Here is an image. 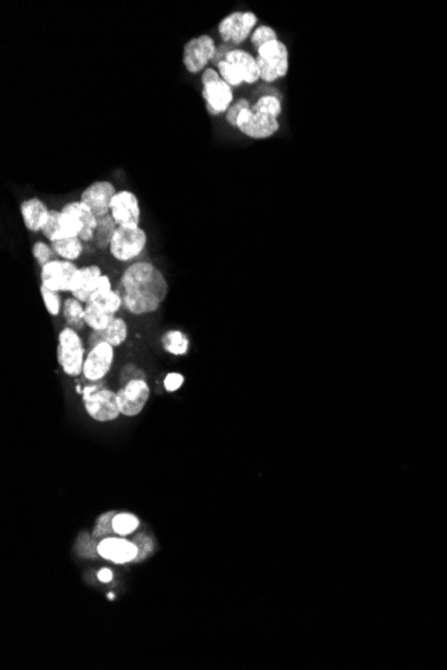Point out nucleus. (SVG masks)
<instances>
[{
    "label": "nucleus",
    "mask_w": 447,
    "mask_h": 670,
    "mask_svg": "<svg viewBox=\"0 0 447 670\" xmlns=\"http://www.w3.org/2000/svg\"><path fill=\"white\" fill-rule=\"evenodd\" d=\"M94 304H97L98 307H101L104 311H106L107 314H115L120 308L124 305V298L122 296L115 292V291H108L106 294H102L101 296H98L94 301H91Z\"/></svg>",
    "instance_id": "obj_31"
},
{
    "label": "nucleus",
    "mask_w": 447,
    "mask_h": 670,
    "mask_svg": "<svg viewBox=\"0 0 447 670\" xmlns=\"http://www.w3.org/2000/svg\"><path fill=\"white\" fill-rule=\"evenodd\" d=\"M102 274H104L102 269L98 265H86V267H82V268H78V271L75 272V274L71 278V281H70L68 292L73 294L75 291L82 289L87 284H90L91 281L97 280Z\"/></svg>",
    "instance_id": "obj_25"
},
{
    "label": "nucleus",
    "mask_w": 447,
    "mask_h": 670,
    "mask_svg": "<svg viewBox=\"0 0 447 670\" xmlns=\"http://www.w3.org/2000/svg\"><path fill=\"white\" fill-rule=\"evenodd\" d=\"M114 317L115 314H107L94 303H87L85 305L86 325L93 331H105Z\"/></svg>",
    "instance_id": "obj_24"
},
{
    "label": "nucleus",
    "mask_w": 447,
    "mask_h": 670,
    "mask_svg": "<svg viewBox=\"0 0 447 670\" xmlns=\"http://www.w3.org/2000/svg\"><path fill=\"white\" fill-rule=\"evenodd\" d=\"M98 554L107 561L114 564L131 562L138 555V547L134 542H129L122 538H105L97 546Z\"/></svg>",
    "instance_id": "obj_15"
},
{
    "label": "nucleus",
    "mask_w": 447,
    "mask_h": 670,
    "mask_svg": "<svg viewBox=\"0 0 447 670\" xmlns=\"http://www.w3.org/2000/svg\"><path fill=\"white\" fill-rule=\"evenodd\" d=\"M115 517V513H108L106 515H102L95 526L94 530V537L95 538H108L110 533H114L113 528V519Z\"/></svg>",
    "instance_id": "obj_35"
},
{
    "label": "nucleus",
    "mask_w": 447,
    "mask_h": 670,
    "mask_svg": "<svg viewBox=\"0 0 447 670\" xmlns=\"http://www.w3.org/2000/svg\"><path fill=\"white\" fill-rule=\"evenodd\" d=\"M62 209L68 210V211H71V213H74V214H77L79 217V220L84 224V231L81 233L79 238L85 244L86 242H93L94 233H95V229H97V222H98V218L95 217V214L93 213V210L90 209L81 200L79 201L67 202L66 205L62 207Z\"/></svg>",
    "instance_id": "obj_18"
},
{
    "label": "nucleus",
    "mask_w": 447,
    "mask_h": 670,
    "mask_svg": "<svg viewBox=\"0 0 447 670\" xmlns=\"http://www.w3.org/2000/svg\"><path fill=\"white\" fill-rule=\"evenodd\" d=\"M249 107H252V104H251L248 99H245V98H240V99H237V101L234 102V105L229 107V110H228V111H227V114H225V117H227V122H228L229 125L232 126V127H236V122H237V118H238L240 113H241L242 110H245V108H249Z\"/></svg>",
    "instance_id": "obj_36"
},
{
    "label": "nucleus",
    "mask_w": 447,
    "mask_h": 670,
    "mask_svg": "<svg viewBox=\"0 0 447 670\" xmlns=\"http://www.w3.org/2000/svg\"><path fill=\"white\" fill-rule=\"evenodd\" d=\"M54 254H55V251L53 249V247H50L47 242L38 241L32 247V256H34V258L37 260V262L39 264L41 268L44 267L46 264L51 262L53 260H57V258H54Z\"/></svg>",
    "instance_id": "obj_34"
},
{
    "label": "nucleus",
    "mask_w": 447,
    "mask_h": 670,
    "mask_svg": "<svg viewBox=\"0 0 447 670\" xmlns=\"http://www.w3.org/2000/svg\"><path fill=\"white\" fill-rule=\"evenodd\" d=\"M276 39H278L276 30H274L271 26L263 24V26H257V28L252 32V35L249 38V42L252 44V47L258 50L264 44L276 41Z\"/></svg>",
    "instance_id": "obj_32"
},
{
    "label": "nucleus",
    "mask_w": 447,
    "mask_h": 670,
    "mask_svg": "<svg viewBox=\"0 0 447 670\" xmlns=\"http://www.w3.org/2000/svg\"><path fill=\"white\" fill-rule=\"evenodd\" d=\"M117 228H118V225H117L115 220L111 217V214L98 217L97 229H95L94 238H93V242L95 244V247L101 251L108 249Z\"/></svg>",
    "instance_id": "obj_19"
},
{
    "label": "nucleus",
    "mask_w": 447,
    "mask_h": 670,
    "mask_svg": "<svg viewBox=\"0 0 447 670\" xmlns=\"http://www.w3.org/2000/svg\"><path fill=\"white\" fill-rule=\"evenodd\" d=\"M236 128H238L241 134L251 140H268L280 130V122L276 117L264 113H256L252 107H249L240 113L236 122Z\"/></svg>",
    "instance_id": "obj_8"
},
{
    "label": "nucleus",
    "mask_w": 447,
    "mask_h": 670,
    "mask_svg": "<svg viewBox=\"0 0 447 670\" xmlns=\"http://www.w3.org/2000/svg\"><path fill=\"white\" fill-rule=\"evenodd\" d=\"M224 61L234 63V66L238 67V70L241 71V74L244 77V84H255L258 81H261L258 63L251 52L234 47L227 54Z\"/></svg>",
    "instance_id": "obj_17"
},
{
    "label": "nucleus",
    "mask_w": 447,
    "mask_h": 670,
    "mask_svg": "<svg viewBox=\"0 0 447 670\" xmlns=\"http://www.w3.org/2000/svg\"><path fill=\"white\" fill-rule=\"evenodd\" d=\"M104 335H105V341L110 345H113L114 348L121 347L126 341L129 336L126 321L121 317H114L110 325L104 331Z\"/></svg>",
    "instance_id": "obj_26"
},
{
    "label": "nucleus",
    "mask_w": 447,
    "mask_h": 670,
    "mask_svg": "<svg viewBox=\"0 0 447 670\" xmlns=\"http://www.w3.org/2000/svg\"><path fill=\"white\" fill-rule=\"evenodd\" d=\"M117 191L110 181H94L82 191L81 201L93 210L97 218L104 217L110 214V205Z\"/></svg>",
    "instance_id": "obj_12"
},
{
    "label": "nucleus",
    "mask_w": 447,
    "mask_h": 670,
    "mask_svg": "<svg viewBox=\"0 0 447 670\" xmlns=\"http://www.w3.org/2000/svg\"><path fill=\"white\" fill-rule=\"evenodd\" d=\"M161 343H162L164 350L168 354L174 355V356L187 355L188 351H189V347H191V341H189L188 336L182 334L181 331H177V329L167 332L165 335L162 336Z\"/></svg>",
    "instance_id": "obj_23"
},
{
    "label": "nucleus",
    "mask_w": 447,
    "mask_h": 670,
    "mask_svg": "<svg viewBox=\"0 0 447 670\" xmlns=\"http://www.w3.org/2000/svg\"><path fill=\"white\" fill-rule=\"evenodd\" d=\"M137 379H145L144 374L141 370H138L135 365L133 364H128L124 367L122 372H121V381H131V380H137Z\"/></svg>",
    "instance_id": "obj_39"
},
{
    "label": "nucleus",
    "mask_w": 447,
    "mask_h": 670,
    "mask_svg": "<svg viewBox=\"0 0 447 670\" xmlns=\"http://www.w3.org/2000/svg\"><path fill=\"white\" fill-rule=\"evenodd\" d=\"M252 110L256 113H264L278 118L283 113L281 99L275 94H264L256 101L255 104H252Z\"/></svg>",
    "instance_id": "obj_27"
},
{
    "label": "nucleus",
    "mask_w": 447,
    "mask_h": 670,
    "mask_svg": "<svg viewBox=\"0 0 447 670\" xmlns=\"http://www.w3.org/2000/svg\"><path fill=\"white\" fill-rule=\"evenodd\" d=\"M114 361V347L101 343L90 350L86 356L84 375L90 381H99L106 376Z\"/></svg>",
    "instance_id": "obj_13"
},
{
    "label": "nucleus",
    "mask_w": 447,
    "mask_h": 670,
    "mask_svg": "<svg viewBox=\"0 0 447 670\" xmlns=\"http://www.w3.org/2000/svg\"><path fill=\"white\" fill-rule=\"evenodd\" d=\"M42 233L50 242L64 238V231L61 227V209H50V214L47 222L43 227Z\"/></svg>",
    "instance_id": "obj_28"
},
{
    "label": "nucleus",
    "mask_w": 447,
    "mask_h": 670,
    "mask_svg": "<svg viewBox=\"0 0 447 670\" xmlns=\"http://www.w3.org/2000/svg\"><path fill=\"white\" fill-rule=\"evenodd\" d=\"M258 18L252 11H234L218 23L217 31L222 42L240 46L251 38L257 28Z\"/></svg>",
    "instance_id": "obj_5"
},
{
    "label": "nucleus",
    "mask_w": 447,
    "mask_h": 670,
    "mask_svg": "<svg viewBox=\"0 0 447 670\" xmlns=\"http://www.w3.org/2000/svg\"><path fill=\"white\" fill-rule=\"evenodd\" d=\"M140 526V521L135 515L133 514H115L114 519H113V528H114V533L121 535V537H126L129 534L134 533Z\"/></svg>",
    "instance_id": "obj_29"
},
{
    "label": "nucleus",
    "mask_w": 447,
    "mask_h": 670,
    "mask_svg": "<svg viewBox=\"0 0 447 670\" xmlns=\"http://www.w3.org/2000/svg\"><path fill=\"white\" fill-rule=\"evenodd\" d=\"M84 403L88 417L99 423L115 420L121 415L117 394L107 388L99 390L95 385L86 387L84 390Z\"/></svg>",
    "instance_id": "obj_6"
},
{
    "label": "nucleus",
    "mask_w": 447,
    "mask_h": 670,
    "mask_svg": "<svg viewBox=\"0 0 447 670\" xmlns=\"http://www.w3.org/2000/svg\"><path fill=\"white\" fill-rule=\"evenodd\" d=\"M149 396V385L144 379L129 381L117 392V401L121 415L129 418L140 415L145 408Z\"/></svg>",
    "instance_id": "obj_9"
},
{
    "label": "nucleus",
    "mask_w": 447,
    "mask_h": 670,
    "mask_svg": "<svg viewBox=\"0 0 447 670\" xmlns=\"http://www.w3.org/2000/svg\"><path fill=\"white\" fill-rule=\"evenodd\" d=\"M217 52V46L211 35L202 34L189 39L184 46L182 51V63L185 70L193 74H202L208 64L213 62Z\"/></svg>",
    "instance_id": "obj_7"
},
{
    "label": "nucleus",
    "mask_w": 447,
    "mask_h": 670,
    "mask_svg": "<svg viewBox=\"0 0 447 670\" xmlns=\"http://www.w3.org/2000/svg\"><path fill=\"white\" fill-rule=\"evenodd\" d=\"M216 68L220 73V77L232 88L244 84V77H242L241 71L238 70V67L234 66V63L222 61L216 66Z\"/></svg>",
    "instance_id": "obj_30"
},
{
    "label": "nucleus",
    "mask_w": 447,
    "mask_h": 670,
    "mask_svg": "<svg viewBox=\"0 0 447 670\" xmlns=\"http://www.w3.org/2000/svg\"><path fill=\"white\" fill-rule=\"evenodd\" d=\"M257 63L261 81L274 84L284 78L289 71V51L280 39L264 44L257 50Z\"/></svg>",
    "instance_id": "obj_2"
},
{
    "label": "nucleus",
    "mask_w": 447,
    "mask_h": 670,
    "mask_svg": "<svg viewBox=\"0 0 447 670\" xmlns=\"http://www.w3.org/2000/svg\"><path fill=\"white\" fill-rule=\"evenodd\" d=\"M58 363L64 374L68 376H78L84 372L85 348L78 332L66 327L58 336Z\"/></svg>",
    "instance_id": "obj_3"
},
{
    "label": "nucleus",
    "mask_w": 447,
    "mask_h": 670,
    "mask_svg": "<svg viewBox=\"0 0 447 670\" xmlns=\"http://www.w3.org/2000/svg\"><path fill=\"white\" fill-rule=\"evenodd\" d=\"M41 294H42L44 307H46V309H47L48 314H51V316H58V314H61L62 303H61L59 292L51 291V289H48V288L41 285Z\"/></svg>",
    "instance_id": "obj_33"
},
{
    "label": "nucleus",
    "mask_w": 447,
    "mask_h": 670,
    "mask_svg": "<svg viewBox=\"0 0 447 670\" xmlns=\"http://www.w3.org/2000/svg\"><path fill=\"white\" fill-rule=\"evenodd\" d=\"M21 213L27 231L39 233L47 222L50 209L41 198L31 197L21 202Z\"/></svg>",
    "instance_id": "obj_16"
},
{
    "label": "nucleus",
    "mask_w": 447,
    "mask_h": 670,
    "mask_svg": "<svg viewBox=\"0 0 447 670\" xmlns=\"http://www.w3.org/2000/svg\"><path fill=\"white\" fill-rule=\"evenodd\" d=\"M107 597H108V600H114V595H113V594H111V593H110V594H108V595H107Z\"/></svg>",
    "instance_id": "obj_42"
},
{
    "label": "nucleus",
    "mask_w": 447,
    "mask_h": 670,
    "mask_svg": "<svg viewBox=\"0 0 447 670\" xmlns=\"http://www.w3.org/2000/svg\"><path fill=\"white\" fill-rule=\"evenodd\" d=\"M108 291H111L110 277L106 276V274H102L97 280H94L90 284H87L82 289L73 292V297L78 298L84 304H87V303L94 301L98 296H101L102 294H106Z\"/></svg>",
    "instance_id": "obj_22"
},
{
    "label": "nucleus",
    "mask_w": 447,
    "mask_h": 670,
    "mask_svg": "<svg viewBox=\"0 0 447 670\" xmlns=\"http://www.w3.org/2000/svg\"><path fill=\"white\" fill-rule=\"evenodd\" d=\"M220 73L213 68V67H208L202 74H201V84H211V82H214L217 79H220Z\"/></svg>",
    "instance_id": "obj_40"
},
{
    "label": "nucleus",
    "mask_w": 447,
    "mask_h": 670,
    "mask_svg": "<svg viewBox=\"0 0 447 670\" xmlns=\"http://www.w3.org/2000/svg\"><path fill=\"white\" fill-rule=\"evenodd\" d=\"M62 314L67 325L75 331L82 329L86 325L85 307L84 303L75 297H68L62 305Z\"/></svg>",
    "instance_id": "obj_20"
},
{
    "label": "nucleus",
    "mask_w": 447,
    "mask_h": 670,
    "mask_svg": "<svg viewBox=\"0 0 447 670\" xmlns=\"http://www.w3.org/2000/svg\"><path fill=\"white\" fill-rule=\"evenodd\" d=\"M77 271L74 261L53 260L41 268L42 285L55 292H68L70 281Z\"/></svg>",
    "instance_id": "obj_11"
},
{
    "label": "nucleus",
    "mask_w": 447,
    "mask_h": 670,
    "mask_svg": "<svg viewBox=\"0 0 447 670\" xmlns=\"http://www.w3.org/2000/svg\"><path fill=\"white\" fill-rule=\"evenodd\" d=\"M134 544L138 547V555L135 559H144L148 557L153 551V542L150 538H146L145 535H138L134 541Z\"/></svg>",
    "instance_id": "obj_37"
},
{
    "label": "nucleus",
    "mask_w": 447,
    "mask_h": 670,
    "mask_svg": "<svg viewBox=\"0 0 447 670\" xmlns=\"http://www.w3.org/2000/svg\"><path fill=\"white\" fill-rule=\"evenodd\" d=\"M98 580H99L101 582H104V584L110 582V581L113 580V573H111V570H108V568H102V570H99V573H98Z\"/></svg>",
    "instance_id": "obj_41"
},
{
    "label": "nucleus",
    "mask_w": 447,
    "mask_h": 670,
    "mask_svg": "<svg viewBox=\"0 0 447 670\" xmlns=\"http://www.w3.org/2000/svg\"><path fill=\"white\" fill-rule=\"evenodd\" d=\"M202 98L211 115L227 114L234 105V88L222 78L202 86Z\"/></svg>",
    "instance_id": "obj_14"
},
{
    "label": "nucleus",
    "mask_w": 447,
    "mask_h": 670,
    "mask_svg": "<svg viewBox=\"0 0 447 670\" xmlns=\"http://www.w3.org/2000/svg\"><path fill=\"white\" fill-rule=\"evenodd\" d=\"M148 244V234L141 227H118L110 244V254L120 262H130L140 257Z\"/></svg>",
    "instance_id": "obj_4"
},
{
    "label": "nucleus",
    "mask_w": 447,
    "mask_h": 670,
    "mask_svg": "<svg viewBox=\"0 0 447 670\" xmlns=\"http://www.w3.org/2000/svg\"><path fill=\"white\" fill-rule=\"evenodd\" d=\"M110 214L118 227H140L141 207L138 197L130 190H118L111 201Z\"/></svg>",
    "instance_id": "obj_10"
},
{
    "label": "nucleus",
    "mask_w": 447,
    "mask_h": 670,
    "mask_svg": "<svg viewBox=\"0 0 447 670\" xmlns=\"http://www.w3.org/2000/svg\"><path fill=\"white\" fill-rule=\"evenodd\" d=\"M124 305L137 316L155 312L169 292L168 281L154 264L137 261L129 265L121 276Z\"/></svg>",
    "instance_id": "obj_1"
},
{
    "label": "nucleus",
    "mask_w": 447,
    "mask_h": 670,
    "mask_svg": "<svg viewBox=\"0 0 447 670\" xmlns=\"http://www.w3.org/2000/svg\"><path fill=\"white\" fill-rule=\"evenodd\" d=\"M184 376L181 374H177V372H171L169 375H167L165 380H164V385H165V390L168 392H175L177 390H180L184 384Z\"/></svg>",
    "instance_id": "obj_38"
},
{
    "label": "nucleus",
    "mask_w": 447,
    "mask_h": 670,
    "mask_svg": "<svg viewBox=\"0 0 447 670\" xmlns=\"http://www.w3.org/2000/svg\"><path fill=\"white\" fill-rule=\"evenodd\" d=\"M84 244L85 242L79 237H70L51 242V247L61 260L75 261L84 253Z\"/></svg>",
    "instance_id": "obj_21"
}]
</instances>
